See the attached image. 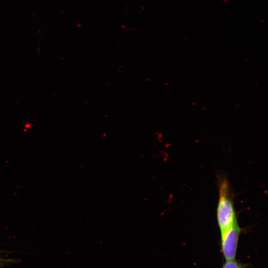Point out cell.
I'll use <instances>...</instances> for the list:
<instances>
[{
    "label": "cell",
    "instance_id": "1",
    "mask_svg": "<svg viewBox=\"0 0 268 268\" xmlns=\"http://www.w3.org/2000/svg\"><path fill=\"white\" fill-rule=\"evenodd\" d=\"M218 200L216 218L220 236L237 221L232 191L226 177L218 176Z\"/></svg>",
    "mask_w": 268,
    "mask_h": 268
},
{
    "label": "cell",
    "instance_id": "2",
    "mask_svg": "<svg viewBox=\"0 0 268 268\" xmlns=\"http://www.w3.org/2000/svg\"><path fill=\"white\" fill-rule=\"evenodd\" d=\"M241 231L237 221L221 236V250L226 261L235 260Z\"/></svg>",
    "mask_w": 268,
    "mask_h": 268
},
{
    "label": "cell",
    "instance_id": "3",
    "mask_svg": "<svg viewBox=\"0 0 268 268\" xmlns=\"http://www.w3.org/2000/svg\"><path fill=\"white\" fill-rule=\"evenodd\" d=\"M246 266L235 260L226 261L222 268H246Z\"/></svg>",
    "mask_w": 268,
    "mask_h": 268
},
{
    "label": "cell",
    "instance_id": "4",
    "mask_svg": "<svg viewBox=\"0 0 268 268\" xmlns=\"http://www.w3.org/2000/svg\"><path fill=\"white\" fill-rule=\"evenodd\" d=\"M14 261L13 259H5L0 257V268L2 267L5 264L9 263H13Z\"/></svg>",
    "mask_w": 268,
    "mask_h": 268
}]
</instances>
